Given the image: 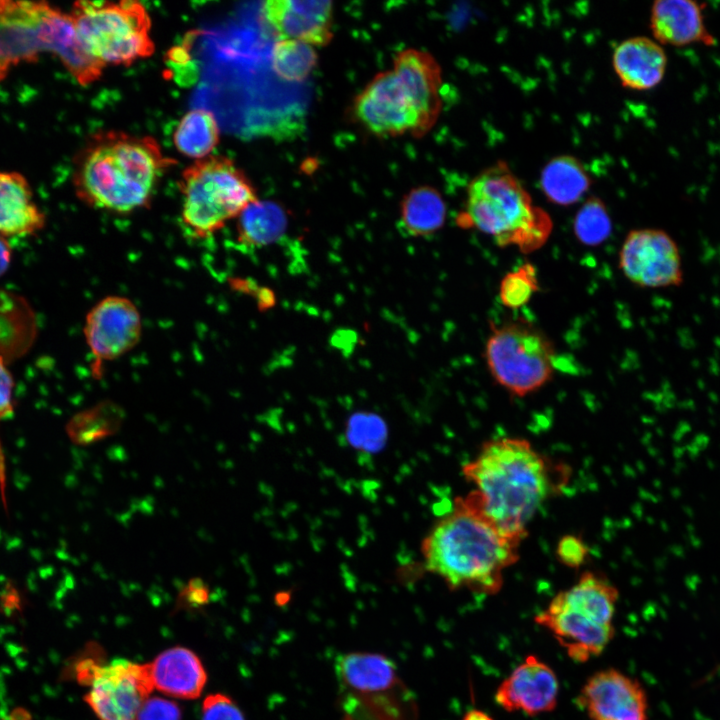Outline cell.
Masks as SVG:
<instances>
[{"instance_id":"7c38bea8","label":"cell","mask_w":720,"mask_h":720,"mask_svg":"<svg viewBox=\"0 0 720 720\" xmlns=\"http://www.w3.org/2000/svg\"><path fill=\"white\" fill-rule=\"evenodd\" d=\"M624 276L642 288L677 287L684 281L679 247L664 230L639 228L625 237L619 252Z\"/></svg>"},{"instance_id":"cb8c5ba5","label":"cell","mask_w":720,"mask_h":720,"mask_svg":"<svg viewBox=\"0 0 720 720\" xmlns=\"http://www.w3.org/2000/svg\"><path fill=\"white\" fill-rule=\"evenodd\" d=\"M447 206L441 193L429 185L412 188L400 204V229L407 236L424 237L440 230Z\"/></svg>"},{"instance_id":"ac0fdd59","label":"cell","mask_w":720,"mask_h":720,"mask_svg":"<svg viewBox=\"0 0 720 720\" xmlns=\"http://www.w3.org/2000/svg\"><path fill=\"white\" fill-rule=\"evenodd\" d=\"M262 17L278 40H298L326 46L333 38V3L327 0H270Z\"/></svg>"},{"instance_id":"4fadbf2b","label":"cell","mask_w":720,"mask_h":720,"mask_svg":"<svg viewBox=\"0 0 720 720\" xmlns=\"http://www.w3.org/2000/svg\"><path fill=\"white\" fill-rule=\"evenodd\" d=\"M352 115L375 136H418L417 116L392 69L377 73L355 96Z\"/></svg>"},{"instance_id":"8fae6325","label":"cell","mask_w":720,"mask_h":720,"mask_svg":"<svg viewBox=\"0 0 720 720\" xmlns=\"http://www.w3.org/2000/svg\"><path fill=\"white\" fill-rule=\"evenodd\" d=\"M85 700L99 720H137L154 689L150 665L115 659L89 670Z\"/></svg>"},{"instance_id":"ffe728a7","label":"cell","mask_w":720,"mask_h":720,"mask_svg":"<svg viewBox=\"0 0 720 720\" xmlns=\"http://www.w3.org/2000/svg\"><path fill=\"white\" fill-rule=\"evenodd\" d=\"M614 71L625 88L648 90L663 79L667 55L661 44L645 37L628 38L617 45L612 56Z\"/></svg>"},{"instance_id":"d6a6232c","label":"cell","mask_w":720,"mask_h":720,"mask_svg":"<svg viewBox=\"0 0 720 720\" xmlns=\"http://www.w3.org/2000/svg\"><path fill=\"white\" fill-rule=\"evenodd\" d=\"M589 548L581 537L568 534L559 540L556 547V556L568 568H580L586 562Z\"/></svg>"},{"instance_id":"d590c367","label":"cell","mask_w":720,"mask_h":720,"mask_svg":"<svg viewBox=\"0 0 720 720\" xmlns=\"http://www.w3.org/2000/svg\"><path fill=\"white\" fill-rule=\"evenodd\" d=\"M11 261V247L3 236L0 235V276L9 267Z\"/></svg>"},{"instance_id":"f1b7e54d","label":"cell","mask_w":720,"mask_h":720,"mask_svg":"<svg viewBox=\"0 0 720 720\" xmlns=\"http://www.w3.org/2000/svg\"><path fill=\"white\" fill-rule=\"evenodd\" d=\"M573 230L576 239L586 246H598L612 232V221L605 203L598 197L586 199L577 211Z\"/></svg>"},{"instance_id":"2e32d148","label":"cell","mask_w":720,"mask_h":720,"mask_svg":"<svg viewBox=\"0 0 720 720\" xmlns=\"http://www.w3.org/2000/svg\"><path fill=\"white\" fill-rule=\"evenodd\" d=\"M418 119V136L427 134L441 109L442 70L427 51L406 48L393 58V69Z\"/></svg>"},{"instance_id":"836d02e7","label":"cell","mask_w":720,"mask_h":720,"mask_svg":"<svg viewBox=\"0 0 720 720\" xmlns=\"http://www.w3.org/2000/svg\"><path fill=\"white\" fill-rule=\"evenodd\" d=\"M210 591L201 577H192L183 586L177 598V608L199 609L208 604Z\"/></svg>"},{"instance_id":"e0dca14e","label":"cell","mask_w":720,"mask_h":720,"mask_svg":"<svg viewBox=\"0 0 720 720\" xmlns=\"http://www.w3.org/2000/svg\"><path fill=\"white\" fill-rule=\"evenodd\" d=\"M559 688L554 670L536 655H527L499 684L495 701L506 712L536 716L556 708Z\"/></svg>"},{"instance_id":"30bf717a","label":"cell","mask_w":720,"mask_h":720,"mask_svg":"<svg viewBox=\"0 0 720 720\" xmlns=\"http://www.w3.org/2000/svg\"><path fill=\"white\" fill-rule=\"evenodd\" d=\"M335 666L346 719L368 710L376 711V720L408 719L411 697L390 659L351 652L340 656Z\"/></svg>"},{"instance_id":"d6986e66","label":"cell","mask_w":720,"mask_h":720,"mask_svg":"<svg viewBox=\"0 0 720 720\" xmlns=\"http://www.w3.org/2000/svg\"><path fill=\"white\" fill-rule=\"evenodd\" d=\"M650 28L659 44L712 46L715 38L704 22L702 7L691 0H658L650 11Z\"/></svg>"},{"instance_id":"3957f363","label":"cell","mask_w":720,"mask_h":720,"mask_svg":"<svg viewBox=\"0 0 720 720\" xmlns=\"http://www.w3.org/2000/svg\"><path fill=\"white\" fill-rule=\"evenodd\" d=\"M522 541L501 531L466 495L424 538L425 568L452 589L480 594L500 591L504 572L519 560Z\"/></svg>"},{"instance_id":"8d00e7d4","label":"cell","mask_w":720,"mask_h":720,"mask_svg":"<svg viewBox=\"0 0 720 720\" xmlns=\"http://www.w3.org/2000/svg\"><path fill=\"white\" fill-rule=\"evenodd\" d=\"M463 720H494V719L482 710L472 709L464 715Z\"/></svg>"},{"instance_id":"7402d4cb","label":"cell","mask_w":720,"mask_h":720,"mask_svg":"<svg viewBox=\"0 0 720 720\" xmlns=\"http://www.w3.org/2000/svg\"><path fill=\"white\" fill-rule=\"evenodd\" d=\"M44 225L45 216L26 178L18 172H0V235H29Z\"/></svg>"},{"instance_id":"e575fe53","label":"cell","mask_w":720,"mask_h":720,"mask_svg":"<svg viewBox=\"0 0 720 720\" xmlns=\"http://www.w3.org/2000/svg\"><path fill=\"white\" fill-rule=\"evenodd\" d=\"M137 720H181V710L173 701L149 697L143 704Z\"/></svg>"},{"instance_id":"ba28073f","label":"cell","mask_w":720,"mask_h":720,"mask_svg":"<svg viewBox=\"0 0 720 720\" xmlns=\"http://www.w3.org/2000/svg\"><path fill=\"white\" fill-rule=\"evenodd\" d=\"M69 14L84 49L105 68L128 67L155 52L151 17L140 1H77Z\"/></svg>"},{"instance_id":"484cf974","label":"cell","mask_w":720,"mask_h":720,"mask_svg":"<svg viewBox=\"0 0 720 720\" xmlns=\"http://www.w3.org/2000/svg\"><path fill=\"white\" fill-rule=\"evenodd\" d=\"M177 151L194 160L212 155L220 141V128L214 113L195 108L186 112L177 123L173 135Z\"/></svg>"},{"instance_id":"603a6c76","label":"cell","mask_w":720,"mask_h":720,"mask_svg":"<svg viewBox=\"0 0 720 720\" xmlns=\"http://www.w3.org/2000/svg\"><path fill=\"white\" fill-rule=\"evenodd\" d=\"M591 186L583 163L572 155L550 159L540 174V187L548 201L561 206L578 202Z\"/></svg>"},{"instance_id":"d4e9b609","label":"cell","mask_w":720,"mask_h":720,"mask_svg":"<svg viewBox=\"0 0 720 720\" xmlns=\"http://www.w3.org/2000/svg\"><path fill=\"white\" fill-rule=\"evenodd\" d=\"M237 219L238 241L251 247L276 242L284 235L288 225L285 209L270 200H257L250 204Z\"/></svg>"},{"instance_id":"9c48e42d","label":"cell","mask_w":720,"mask_h":720,"mask_svg":"<svg viewBox=\"0 0 720 720\" xmlns=\"http://www.w3.org/2000/svg\"><path fill=\"white\" fill-rule=\"evenodd\" d=\"M484 357L494 381L510 394L524 397L552 379L556 351L542 330L518 320L491 328Z\"/></svg>"},{"instance_id":"52a82bcc","label":"cell","mask_w":720,"mask_h":720,"mask_svg":"<svg viewBox=\"0 0 720 720\" xmlns=\"http://www.w3.org/2000/svg\"><path fill=\"white\" fill-rule=\"evenodd\" d=\"M178 187L183 224L198 238L212 236L259 200L244 171L222 155L194 160L181 172Z\"/></svg>"},{"instance_id":"277c9868","label":"cell","mask_w":720,"mask_h":720,"mask_svg":"<svg viewBox=\"0 0 720 720\" xmlns=\"http://www.w3.org/2000/svg\"><path fill=\"white\" fill-rule=\"evenodd\" d=\"M457 222L490 236L499 247L515 246L523 253L541 248L553 229L550 215L533 204L524 185L501 160L470 181Z\"/></svg>"},{"instance_id":"f546056e","label":"cell","mask_w":720,"mask_h":720,"mask_svg":"<svg viewBox=\"0 0 720 720\" xmlns=\"http://www.w3.org/2000/svg\"><path fill=\"white\" fill-rule=\"evenodd\" d=\"M539 288L536 267L527 262L502 278L499 299L505 307L518 309L526 305Z\"/></svg>"},{"instance_id":"9a60e30c","label":"cell","mask_w":720,"mask_h":720,"mask_svg":"<svg viewBox=\"0 0 720 720\" xmlns=\"http://www.w3.org/2000/svg\"><path fill=\"white\" fill-rule=\"evenodd\" d=\"M590 720H648L647 694L637 679L614 668L591 675L577 697Z\"/></svg>"},{"instance_id":"7a4b0ae2","label":"cell","mask_w":720,"mask_h":720,"mask_svg":"<svg viewBox=\"0 0 720 720\" xmlns=\"http://www.w3.org/2000/svg\"><path fill=\"white\" fill-rule=\"evenodd\" d=\"M176 163L153 136L99 131L75 159L73 187L86 205L131 213L150 204L161 178Z\"/></svg>"},{"instance_id":"5b68a950","label":"cell","mask_w":720,"mask_h":720,"mask_svg":"<svg viewBox=\"0 0 720 720\" xmlns=\"http://www.w3.org/2000/svg\"><path fill=\"white\" fill-rule=\"evenodd\" d=\"M46 52L81 86L96 82L105 69L84 49L69 13L47 2L0 0V81L16 65Z\"/></svg>"},{"instance_id":"5bb4252c","label":"cell","mask_w":720,"mask_h":720,"mask_svg":"<svg viewBox=\"0 0 720 720\" xmlns=\"http://www.w3.org/2000/svg\"><path fill=\"white\" fill-rule=\"evenodd\" d=\"M84 335L98 375L104 362L131 351L142 335V318L136 305L123 296H107L87 313Z\"/></svg>"},{"instance_id":"4dcf8cb0","label":"cell","mask_w":720,"mask_h":720,"mask_svg":"<svg viewBox=\"0 0 720 720\" xmlns=\"http://www.w3.org/2000/svg\"><path fill=\"white\" fill-rule=\"evenodd\" d=\"M13 379L10 372L7 370L4 361L0 357V422L7 419L13 413V402H12V390H13ZM5 488H6V466L3 449L0 441V490L2 498L5 502Z\"/></svg>"},{"instance_id":"1f68e13d","label":"cell","mask_w":720,"mask_h":720,"mask_svg":"<svg viewBox=\"0 0 720 720\" xmlns=\"http://www.w3.org/2000/svg\"><path fill=\"white\" fill-rule=\"evenodd\" d=\"M201 720H245V717L230 697L215 693L204 699Z\"/></svg>"},{"instance_id":"83f0119b","label":"cell","mask_w":720,"mask_h":720,"mask_svg":"<svg viewBox=\"0 0 720 720\" xmlns=\"http://www.w3.org/2000/svg\"><path fill=\"white\" fill-rule=\"evenodd\" d=\"M314 47L298 40H277L271 51L273 72L287 82H301L308 78L317 65Z\"/></svg>"},{"instance_id":"8992f818","label":"cell","mask_w":720,"mask_h":720,"mask_svg":"<svg viewBox=\"0 0 720 720\" xmlns=\"http://www.w3.org/2000/svg\"><path fill=\"white\" fill-rule=\"evenodd\" d=\"M619 591L609 579L586 571L558 592L535 622L548 630L573 661L599 656L614 637L613 618Z\"/></svg>"},{"instance_id":"4316f807","label":"cell","mask_w":720,"mask_h":720,"mask_svg":"<svg viewBox=\"0 0 720 720\" xmlns=\"http://www.w3.org/2000/svg\"><path fill=\"white\" fill-rule=\"evenodd\" d=\"M123 419L124 412L118 405L104 401L72 417L66 431L74 443L90 445L117 433Z\"/></svg>"},{"instance_id":"6da1fadb","label":"cell","mask_w":720,"mask_h":720,"mask_svg":"<svg viewBox=\"0 0 720 720\" xmlns=\"http://www.w3.org/2000/svg\"><path fill=\"white\" fill-rule=\"evenodd\" d=\"M474 489L467 495L505 534L523 542L539 508L566 487L571 469L521 437L485 441L463 465Z\"/></svg>"},{"instance_id":"44dd1931","label":"cell","mask_w":720,"mask_h":720,"mask_svg":"<svg viewBox=\"0 0 720 720\" xmlns=\"http://www.w3.org/2000/svg\"><path fill=\"white\" fill-rule=\"evenodd\" d=\"M154 688L179 699H195L202 693L207 675L198 656L188 648L173 647L149 663Z\"/></svg>"}]
</instances>
